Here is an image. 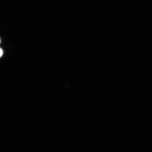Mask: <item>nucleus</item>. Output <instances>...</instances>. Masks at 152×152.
Returning a JSON list of instances; mask_svg holds the SVG:
<instances>
[{"instance_id":"obj_1","label":"nucleus","mask_w":152,"mask_h":152,"mask_svg":"<svg viewBox=\"0 0 152 152\" xmlns=\"http://www.w3.org/2000/svg\"><path fill=\"white\" fill-rule=\"evenodd\" d=\"M3 54V51L1 48H0V57L2 56Z\"/></svg>"},{"instance_id":"obj_2","label":"nucleus","mask_w":152,"mask_h":152,"mask_svg":"<svg viewBox=\"0 0 152 152\" xmlns=\"http://www.w3.org/2000/svg\"><path fill=\"white\" fill-rule=\"evenodd\" d=\"M1 39H0V43H1Z\"/></svg>"}]
</instances>
